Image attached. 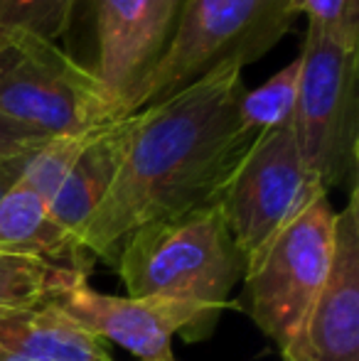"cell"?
<instances>
[{
    "instance_id": "1",
    "label": "cell",
    "mask_w": 359,
    "mask_h": 361,
    "mask_svg": "<svg viewBox=\"0 0 359 361\" xmlns=\"http://www.w3.org/2000/svg\"><path fill=\"white\" fill-rule=\"evenodd\" d=\"M241 64H221L133 114L123 165L82 231L91 258L114 261L135 228L217 204L259 133L241 121Z\"/></svg>"
},
{
    "instance_id": "2",
    "label": "cell",
    "mask_w": 359,
    "mask_h": 361,
    "mask_svg": "<svg viewBox=\"0 0 359 361\" xmlns=\"http://www.w3.org/2000/svg\"><path fill=\"white\" fill-rule=\"evenodd\" d=\"M114 263L130 298L192 305L212 317L229 305L246 268L217 204L135 228Z\"/></svg>"
},
{
    "instance_id": "3",
    "label": "cell",
    "mask_w": 359,
    "mask_h": 361,
    "mask_svg": "<svg viewBox=\"0 0 359 361\" xmlns=\"http://www.w3.org/2000/svg\"><path fill=\"white\" fill-rule=\"evenodd\" d=\"M296 20L293 0H182L180 18L153 72L128 101V116L170 99L221 64L271 52Z\"/></svg>"
},
{
    "instance_id": "4",
    "label": "cell",
    "mask_w": 359,
    "mask_h": 361,
    "mask_svg": "<svg viewBox=\"0 0 359 361\" xmlns=\"http://www.w3.org/2000/svg\"><path fill=\"white\" fill-rule=\"evenodd\" d=\"M0 118L57 138L89 133L121 116L96 74L54 42L0 30Z\"/></svg>"
},
{
    "instance_id": "5",
    "label": "cell",
    "mask_w": 359,
    "mask_h": 361,
    "mask_svg": "<svg viewBox=\"0 0 359 361\" xmlns=\"http://www.w3.org/2000/svg\"><path fill=\"white\" fill-rule=\"evenodd\" d=\"M332 251L335 209L327 195H320L286 224L244 271L241 305L278 352L296 339L325 288Z\"/></svg>"
},
{
    "instance_id": "6",
    "label": "cell",
    "mask_w": 359,
    "mask_h": 361,
    "mask_svg": "<svg viewBox=\"0 0 359 361\" xmlns=\"http://www.w3.org/2000/svg\"><path fill=\"white\" fill-rule=\"evenodd\" d=\"M357 49L308 25L293 133L305 172L322 192L357 177Z\"/></svg>"
},
{
    "instance_id": "7",
    "label": "cell",
    "mask_w": 359,
    "mask_h": 361,
    "mask_svg": "<svg viewBox=\"0 0 359 361\" xmlns=\"http://www.w3.org/2000/svg\"><path fill=\"white\" fill-rule=\"evenodd\" d=\"M320 195L327 192L305 172L288 121L256 135L226 180L217 207L249 268L273 236Z\"/></svg>"
},
{
    "instance_id": "8",
    "label": "cell",
    "mask_w": 359,
    "mask_h": 361,
    "mask_svg": "<svg viewBox=\"0 0 359 361\" xmlns=\"http://www.w3.org/2000/svg\"><path fill=\"white\" fill-rule=\"evenodd\" d=\"M54 305L101 342L121 344L140 361L173 359L175 334L182 332L187 339H202L217 324V317L192 305L106 295L91 288L87 278H79Z\"/></svg>"
},
{
    "instance_id": "9",
    "label": "cell",
    "mask_w": 359,
    "mask_h": 361,
    "mask_svg": "<svg viewBox=\"0 0 359 361\" xmlns=\"http://www.w3.org/2000/svg\"><path fill=\"white\" fill-rule=\"evenodd\" d=\"M96 18V79L109 91L118 116L153 72L180 18L182 0H91Z\"/></svg>"
},
{
    "instance_id": "10",
    "label": "cell",
    "mask_w": 359,
    "mask_h": 361,
    "mask_svg": "<svg viewBox=\"0 0 359 361\" xmlns=\"http://www.w3.org/2000/svg\"><path fill=\"white\" fill-rule=\"evenodd\" d=\"M281 361H359V202L352 185L345 209L335 212L330 276L300 332Z\"/></svg>"
},
{
    "instance_id": "11",
    "label": "cell",
    "mask_w": 359,
    "mask_h": 361,
    "mask_svg": "<svg viewBox=\"0 0 359 361\" xmlns=\"http://www.w3.org/2000/svg\"><path fill=\"white\" fill-rule=\"evenodd\" d=\"M133 133V114L94 128L82 152L49 202V214L72 238L82 243V231L101 204L123 165Z\"/></svg>"
},
{
    "instance_id": "12",
    "label": "cell",
    "mask_w": 359,
    "mask_h": 361,
    "mask_svg": "<svg viewBox=\"0 0 359 361\" xmlns=\"http://www.w3.org/2000/svg\"><path fill=\"white\" fill-rule=\"evenodd\" d=\"M0 349L37 361H114L106 342L54 302L0 319Z\"/></svg>"
},
{
    "instance_id": "13",
    "label": "cell",
    "mask_w": 359,
    "mask_h": 361,
    "mask_svg": "<svg viewBox=\"0 0 359 361\" xmlns=\"http://www.w3.org/2000/svg\"><path fill=\"white\" fill-rule=\"evenodd\" d=\"M0 253L35 256L89 276V253L49 214V204L25 187L0 200Z\"/></svg>"
},
{
    "instance_id": "14",
    "label": "cell",
    "mask_w": 359,
    "mask_h": 361,
    "mask_svg": "<svg viewBox=\"0 0 359 361\" xmlns=\"http://www.w3.org/2000/svg\"><path fill=\"white\" fill-rule=\"evenodd\" d=\"M79 278H87V273L44 258L0 253V319L54 302Z\"/></svg>"
},
{
    "instance_id": "15",
    "label": "cell",
    "mask_w": 359,
    "mask_h": 361,
    "mask_svg": "<svg viewBox=\"0 0 359 361\" xmlns=\"http://www.w3.org/2000/svg\"><path fill=\"white\" fill-rule=\"evenodd\" d=\"M298 79H300V54L291 64L278 69L266 84L241 94V121L254 133H264V130L286 126L293 118V109H296Z\"/></svg>"
},
{
    "instance_id": "16",
    "label": "cell",
    "mask_w": 359,
    "mask_h": 361,
    "mask_svg": "<svg viewBox=\"0 0 359 361\" xmlns=\"http://www.w3.org/2000/svg\"><path fill=\"white\" fill-rule=\"evenodd\" d=\"M77 0H0V30L57 42L72 23Z\"/></svg>"
},
{
    "instance_id": "17",
    "label": "cell",
    "mask_w": 359,
    "mask_h": 361,
    "mask_svg": "<svg viewBox=\"0 0 359 361\" xmlns=\"http://www.w3.org/2000/svg\"><path fill=\"white\" fill-rule=\"evenodd\" d=\"M89 133L57 135V138H49L47 143L30 157L28 167H25V172H23V177H20L18 185L25 187V190H30V192H35V195L42 197V200L49 204L52 197L57 195V190L62 187L67 172L72 170L77 155L82 152Z\"/></svg>"
},
{
    "instance_id": "18",
    "label": "cell",
    "mask_w": 359,
    "mask_h": 361,
    "mask_svg": "<svg viewBox=\"0 0 359 361\" xmlns=\"http://www.w3.org/2000/svg\"><path fill=\"white\" fill-rule=\"evenodd\" d=\"M296 15H308V25L332 42L355 47L359 42V0H293Z\"/></svg>"
},
{
    "instance_id": "19",
    "label": "cell",
    "mask_w": 359,
    "mask_h": 361,
    "mask_svg": "<svg viewBox=\"0 0 359 361\" xmlns=\"http://www.w3.org/2000/svg\"><path fill=\"white\" fill-rule=\"evenodd\" d=\"M47 135L32 133L28 128H20L15 123L0 118V162L8 160V157L23 155V152H32L37 147L47 143Z\"/></svg>"
},
{
    "instance_id": "20",
    "label": "cell",
    "mask_w": 359,
    "mask_h": 361,
    "mask_svg": "<svg viewBox=\"0 0 359 361\" xmlns=\"http://www.w3.org/2000/svg\"><path fill=\"white\" fill-rule=\"evenodd\" d=\"M37 150H39V147H37ZM37 150L23 152V155L8 157V160L0 162V200H3L8 192H13L15 187H18V182H20V177H23L25 167H28L30 157H32Z\"/></svg>"
},
{
    "instance_id": "21",
    "label": "cell",
    "mask_w": 359,
    "mask_h": 361,
    "mask_svg": "<svg viewBox=\"0 0 359 361\" xmlns=\"http://www.w3.org/2000/svg\"><path fill=\"white\" fill-rule=\"evenodd\" d=\"M0 361H37V359H30V357H23V354L8 352V349H0Z\"/></svg>"
},
{
    "instance_id": "22",
    "label": "cell",
    "mask_w": 359,
    "mask_h": 361,
    "mask_svg": "<svg viewBox=\"0 0 359 361\" xmlns=\"http://www.w3.org/2000/svg\"><path fill=\"white\" fill-rule=\"evenodd\" d=\"M158 361H173V359H158Z\"/></svg>"
}]
</instances>
